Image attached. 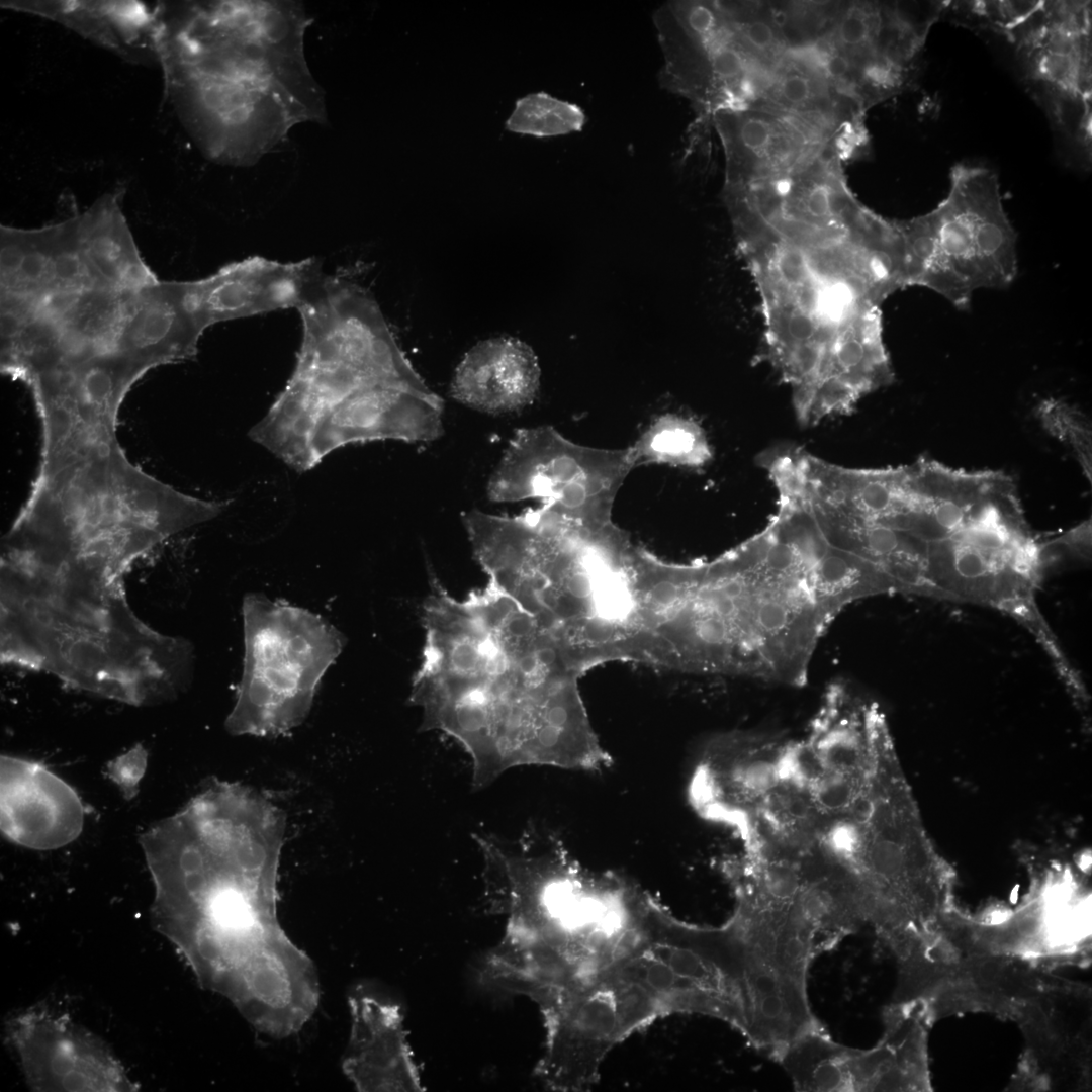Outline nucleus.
Listing matches in <instances>:
<instances>
[{
	"label": "nucleus",
	"mask_w": 1092,
	"mask_h": 1092,
	"mask_svg": "<svg viewBox=\"0 0 1092 1092\" xmlns=\"http://www.w3.org/2000/svg\"><path fill=\"white\" fill-rule=\"evenodd\" d=\"M725 202L757 297V361L789 388L796 420L850 415L891 385L882 306L908 288L901 220L850 189L802 194L758 183Z\"/></svg>",
	"instance_id": "1"
},
{
	"label": "nucleus",
	"mask_w": 1092,
	"mask_h": 1092,
	"mask_svg": "<svg viewBox=\"0 0 1092 1092\" xmlns=\"http://www.w3.org/2000/svg\"><path fill=\"white\" fill-rule=\"evenodd\" d=\"M425 643L410 695L421 730L457 740L472 760V787L523 765L600 770V744L576 678L555 639L488 579L458 600L430 573Z\"/></svg>",
	"instance_id": "2"
},
{
	"label": "nucleus",
	"mask_w": 1092,
	"mask_h": 1092,
	"mask_svg": "<svg viewBox=\"0 0 1092 1092\" xmlns=\"http://www.w3.org/2000/svg\"><path fill=\"white\" fill-rule=\"evenodd\" d=\"M294 370L249 436L305 472L342 447L443 434V401L413 367L361 286L325 275L297 309Z\"/></svg>",
	"instance_id": "3"
},
{
	"label": "nucleus",
	"mask_w": 1092,
	"mask_h": 1092,
	"mask_svg": "<svg viewBox=\"0 0 1092 1092\" xmlns=\"http://www.w3.org/2000/svg\"><path fill=\"white\" fill-rule=\"evenodd\" d=\"M652 635L664 664L801 687L844 610L817 561L764 527L708 562L667 564Z\"/></svg>",
	"instance_id": "4"
},
{
	"label": "nucleus",
	"mask_w": 1092,
	"mask_h": 1092,
	"mask_svg": "<svg viewBox=\"0 0 1092 1092\" xmlns=\"http://www.w3.org/2000/svg\"><path fill=\"white\" fill-rule=\"evenodd\" d=\"M285 827L274 802L247 798L197 815L170 843L184 890L222 942L234 1000L247 1016L289 1008L314 975L277 917Z\"/></svg>",
	"instance_id": "5"
},
{
	"label": "nucleus",
	"mask_w": 1092,
	"mask_h": 1092,
	"mask_svg": "<svg viewBox=\"0 0 1092 1092\" xmlns=\"http://www.w3.org/2000/svg\"><path fill=\"white\" fill-rule=\"evenodd\" d=\"M303 22L280 4L221 2L195 11L178 33L177 75L219 153L256 155L313 117Z\"/></svg>",
	"instance_id": "6"
},
{
	"label": "nucleus",
	"mask_w": 1092,
	"mask_h": 1092,
	"mask_svg": "<svg viewBox=\"0 0 1092 1092\" xmlns=\"http://www.w3.org/2000/svg\"><path fill=\"white\" fill-rule=\"evenodd\" d=\"M504 932L480 966L483 984L524 995L544 1011L630 952L645 936L627 906L577 885L508 904Z\"/></svg>",
	"instance_id": "7"
},
{
	"label": "nucleus",
	"mask_w": 1092,
	"mask_h": 1092,
	"mask_svg": "<svg viewBox=\"0 0 1092 1092\" xmlns=\"http://www.w3.org/2000/svg\"><path fill=\"white\" fill-rule=\"evenodd\" d=\"M901 224L909 288L932 290L967 310L978 290L1005 289L1017 277V234L989 168L954 165L943 200Z\"/></svg>",
	"instance_id": "8"
},
{
	"label": "nucleus",
	"mask_w": 1092,
	"mask_h": 1092,
	"mask_svg": "<svg viewBox=\"0 0 1092 1092\" xmlns=\"http://www.w3.org/2000/svg\"><path fill=\"white\" fill-rule=\"evenodd\" d=\"M244 665L225 728L233 735H286L308 716L346 638L312 612L262 594L242 605Z\"/></svg>",
	"instance_id": "9"
},
{
	"label": "nucleus",
	"mask_w": 1092,
	"mask_h": 1092,
	"mask_svg": "<svg viewBox=\"0 0 1092 1092\" xmlns=\"http://www.w3.org/2000/svg\"><path fill=\"white\" fill-rule=\"evenodd\" d=\"M634 468L628 447L577 444L550 426L518 430L487 484L494 503L526 499L590 532L616 528L615 499Z\"/></svg>",
	"instance_id": "10"
},
{
	"label": "nucleus",
	"mask_w": 1092,
	"mask_h": 1092,
	"mask_svg": "<svg viewBox=\"0 0 1092 1092\" xmlns=\"http://www.w3.org/2000/svg\"><path fill=\"white\" fill-rule=\"evenodd\" d=\"M663 56L658 80L705 113L743 107L763 70L737 37L719 2L671 1L653 16Z\"/></svg>",
	"instance_id": "11"
},
{
	"label": "nucleus",
	"mask_w": 1092,
	"mask_h": 1092,
	"mask_svg": "<svg viewBox=\"0 0 1092 1092\" xmlns=\"http://www.w3.org/2000/svg\"><path fill=\"white\" fill-rule=\"evenodd\" d=\"M887 1032L861 1050L834 1040L824 1025L789 1043L775 1059L798 1091L902 1090L915 1086L912 1029L906 1018L888 1016Z\"/></svg>",
	"instance_id": "12"
},
{
	"label": "nucleus",
	"mask_w": 1092,
	"mask_h": 1092,
	"mask_svg": "<svg viewBox=\"0 0 1092 1092\" xmlns=\"http://www.w3.org/2000/svg\"><path fill=\"white\" fill-rule=\"evenodd\" d=\"M326 274L314 258L278 262L253 256L197 280L181 281L185 306L204 332L221 322L299 308Z\"/></svg>",
	"instance_id": "13"
},
{
	"label": "nucleus",
	"mask_w": 1092,
	"mask_h": 1092,
	"mask_svg": "<svg viewBox=\"0 0 1092 1092\" xmlns=\"http://www.w3.org/2000/svg\"><path fill=\"white\" fill-rule=\"evenodd\" d=\"M725 182L735 184L793 171L814 160L823 135L811 122L758 104L715 112Z\"/></svg>",
	"instance_id": "14"
},
{
	"label": "nucleus",
	"mask_w": 1092,
	"mask_h": 1092,
	"mask_svg": "<svg viewBox=\"0 0 1092 1092\" xmlns=\"http://www.w3.org/2000/svg\"><path fill=\"white\" fill-rule=\"evenodd\" d=\"M351 1032L343 1070L359 1091H422L402 1007L370 984L349 996Z\"/></svg>",
	"instance_id": "15"
},
{
	"label": "nucleus",
	"mask_w": 1092,
	"mask_h": 1092,
	"mask_svg": "<svg viewBox=\"0 0 1092 1092\" xmlns=\"http://www.w3.org/2000/svg\"><path fill=\"white\" fill-rule=\"evenodd\" d=\"M83 808L76 794L43 767L2 758L1 826L11 840L33 848L62 846L81 831Z\"/></svg>",
	"instance_id": "16"
},
{
	"label": "nucleus",
	"mask_w": 1092,
	"mask_h": 1092,
	"mask_svg": "<svg viewBox=\"0 0 1092 1092\" xmlns=\"http://www.w3.org/2000/svg\"><path fill=\"white\" fill-rule=\"evenodd\" d=\"M541 371L533 350L513 337L473 346L457 366L452 396L473 410L500 415L521 411L535 399Z\"/></svg>",
	"instance_id": "17"
},
{
	"label": "nucleus",
	"mask_w": 1092,
	"mask_h": 1092,
	"mask_svg": "<svg viewBox=\"0 0 1092 1092\" xmlns=\"http://www.w3.org/2000/svg\"><path fill=\"white\" fill-rule=\"evenodd\" d=\"M202 334L180 281L159 280L134 293L118 348L155 368L192 359Z\"/></svg>",
	"instance_id": "18"
},
{
	"label": "nucleus",
	"mask_w": 1092,
	"mask_h": 1092,
	"mask_svg": "<svg viewBox=\"0 0 1092 1092\" xmlns=\"http://www.w3.org/2000/svg\"><path fill=\"white\" fill-rule=\"evenodd\" d=\"M78 218L83 256L100 284L138 292L159 281L139 252L116 195L102 198Z\"/></svg>",
	"instance_id": "19"
},
{
	"label": "nucleus",
	"mask_w": 1092,
	"mask_h": 1092,
	"mask_svg": "<svg viewBox=\"0 0 1092 1092\" xmlns=\"http://www.w3.org/2000/svg\"><path fill=\"white\" fill-rule=\"evenodd\" d=\"M134 293L105 286L79 291L70 306L54 317L61 326L59 345L33 372L57 362L79 361L120 350L119 339Z\"/></svg>",
	"instance_id": "20"
},
{
	"label": "nucleus",
	"mask_w": 1092,
	"mask_h": 1092,
	"mask_svg": "<svg viewBox=\"0 0 1092 1092\" xmlns=\"http://www.w3.org/2000/svg\"><path fill=\"white\" fill-rule=\"evenodd\" d=\"M634 468L645 464L699 469L713 458L703 426L677 413L657 416L628 447Z\"/></svg>",
	"instance_id": "21"
},
{
	"label": "nucleus",
	"mask_w": 1092,
	"mask_h": 1092,
	"mask_svg": "<svg viewBox=\"0 0 1092 1092\" xmlns=\"http://www.w3.org/2000/svg\"><path fill=\"white\" fill-rule=\"evenodd\" d=\"M584 123L585 114L578 105L537 92L516 101L505 127L519 134L548 138L580 131Z\"/></svg>",
	"instance_id": "22"
},
{
	"label": "nucleus",
	"mask_w": 1092,
	"mask_h": 1092,
	"mask_svg": "<svg viewBox=\"0 0 1092 1092\" xmlns=\"http://www.w3.org/2000/svg\"><path fill=\"white\" fill-rule=\"evenodd\" d=\"M1045 429L1068 446L1085 475L1091 477V429L1086 416L1065 400L1046 398L1036 410Z\"/></svg>",
	"instance_id": "23"
},
{
	"label": "nucleus",
	"mask_w": 1092,
	"mask_h": 1092,
	"mask_svg": "<svg viewBox=\"0 0 1092 1092\" xmlns=\"http://www.w3.org/2000/svg\"><path fill=\"white\" fill-rule=\"evenodd\" d=\"M1042 1H949L964 18L1005 35L1039 9Z\"/></svg>",
	"instance_id": "24"
},
{
	"label": "nucleus",
	"mask_w": 1092,
	"mask_h": 1092,
	"mask_svg": "<svg viewBox=\"0 0 1092 1092\" xmlns=\"http://www.w3.org/2000/svg\"><path fill=\"white\" fill-rule=\"evenodd\" d=\"M147 752L142 746H135L108 764L107 771L127 796H132L146 767Z\"/></svg>",
	"instance_id": "25"
}]
</instances>
